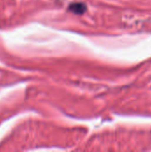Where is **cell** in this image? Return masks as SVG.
<instances>
[{
	"instance_id": "cell-1",
	"label": "cell",
	"mask_w": 151,
	"mask_h": 152,
	"mask_svg": "<svg viewBox=\"0 0 151 152\" xmlns=\"http://www.w3.org/2000/svg\"><path fill=\"white\" fill-rule=\"evenodd\" d=\"M69 9H70L72 12L76 13V14H82V13L84 12L85 6H84L83 4H75V5H72V6L69 7Z\"/></svg>"
}]
</instances>
